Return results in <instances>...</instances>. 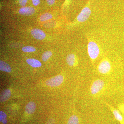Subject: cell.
I'll list each match as a JSON object with an SVG mask.
<instances>
[{
  "mask_svg": "<svg viewBox=\"0 0 124 124\" xmlns=\"http://www.w3.org/2000/svg\"><path fill=\"white\" fill-rule=\"evenodd\" d=\"M88 51L90 57L92 59H95L99 55L100 49L97 43L91 41L88 44Z\"/></svg>",
  "mask_w": 124,
  "mask_h": 124,
  "instance_id": "obj_1",
  "label": "cell"
},
{
  "mask_svg": "<svg viewBox=\"0 0 124 124\" xmlns=\"http://www.w3.org/2000/svg\"><path fill=\"white\" fill-rule=\"evenodd\" d=\"M63 76L59 75L47 80L46 84L48 86L51 87H55L60 85L63 82Z\"/></svg>",
  "mask_w": 124,
  "mask_h": 124,
  "instance_id": "obj_2",
  "label": "cell"
},
{
  "mask_svg": "<svg viewBox=\"0 0 124 124\" xmlns=\"http://www.w3.org/2000/svg\"><path fill=\"white\" fill-rule=\"evenodd\" d=\"M91 14L90 9L88 7H84L78 16V21L80 23L84 22L89 18Z\"/></svg>",
  "mask_w": 124,
  "mask_h": 124,
  "instance_id": "obj_3",
  "label": "cell"
},
{
  "mask_svg": "<svg viewBox=\"0 0 124 124\" xmlns=\"http://www.w3.org/2000/svg\"><path fill=\"white\" fill-rule=\"evenodd\" d=\"M104 81L102 80H97L94 81L91 85V91L93 94L97 93L102 89L104 86Z\"/></svg>",
  "mask_w": 124,
  "mask_h": 124,
  "instance_id": "obj_4",
  "label": "cell"
},
{
  "mask_svg": "<svg viewBox=\"0 0 124 124\" xmlns=\"http://www.w3.org/2000/svg\"><path fill=\"white\" fill-rule=\"evenodd\" d=\"M111 68L110 62L107 60H104L99 64L98 69L100 73L106 74L110 71Z\"/></svg>",
  "mask_w": 124,
  "mask_h": 124,
  "instance_id": "obj_5",
  "label": "cell"
},
{
  "mask_svg": "<svg viewBox=\"0 0 124 124\" xmlns=\"http://www.w3.org/2000/svg\"><path fill=\"white\" fill-rule=\"evenodd\" d=\"M31 34L34 38L37 40H42L45 38V33L41 29L34 28L31 31Z\"/></svg>",
  "mask_w": 124,
  "mask_h": 124,
  "instance_id": "obj_6",
  "label": "cell"
},
{
  "mask_svg": "<svg viewBox=\"0 0 124 124\" xmlns=\"http://www.w3.org/2000/svg\"><path fill=\"white\" fill-rule=\"evenodd\" d=\"M35 13V9L33 7H24L19 9V13L22 15L29 16L32 15Z\"/></svg>",
  "mask_w": 124,
  "mask_h": 124,
  "instance_id": "obj_7",
  "label": "cell"
},
{
  "mask_svg": "<svg viewBox=\"0 0 124 124\" xmlns=\"http://www.w3.org/2000/svg\"><path fill=\"white\" fill-rule=\"evenodd\" d=\"M36 108V105L34 102H29L26 106L25 107V111L28 114H33L35 111Z\"/></svg>",
  "mask_w": 124,
  "mask_h": 124,
  "instance_id": "obj_8",
  "label": "cell"
},
{
  "mask_svg": "<svg viewBox=\"0 0 124 124\" xmlns=\"http://www.w3.org/2000/svg\"><path fill=\"white\" fill-rule=\"evenodd\" d=\"M11 91L8 89L5 90L1 93L0 100V102H4L8 100L11 96Z\"/></svg>",
  "mask_w": 124,
  "mask_h": 124,
  "instance_id": "obj_9",
  "label": "cell"
},
{
  "mask_svg": "<svg viewBox=\"0 0 124 124\" xmlns=\"http://www.w3.org/2000/svg\"><path fill=\"white\" fill-rule=\"evenodd\" d=\"M26 62L28 64L33 67H40L41 66V62L35 59H28L26 60Z\"/></svg>",
  "mask_w": 124,
  "mask_h": 124,
  "instance_id": "obj_10",
  "label": "cell"
},
{
  "mask_svg": "<svg viewBox=\"0 0 124 124\" xmlns=\"http://www.w3.org/2000/svg\"><path fill=\"white\" fill-rule=\"evenodd\" d=\"M0 70L1 71L7 72H11V71L10 66L8 63L1 60L0 61Z\"/></svg>",
  "mask_w": 124,
  "mask_h": 124,
  "instance_id": "obj_11",
  "label": "cell"
},
{
  "mask_svg": "<svg viewBox=\"0 0 124 124\" xmlns=\"http://www.w3.org/2000/svg\"><path fill=\"white\" fill-rule=\"evenodd\" d=\"M76 58L73 54H70L67 55L66 58L67 63L70 66H72L75 63Z\"/></svg>",
  "mask_w": 124,
  "mask_h": 124,
  "instance_id": "obj_12",
  "label": "cell"
},
{
  "mask_svg": "<svg viewBox=\"0 0 124 124\" xmlns=\"http://www.w3.org/2000/svg\"><path fill=\"white\" fill-rule=\"evenodd\" d=\"M67 124H79L78 117L75 115L71 116L68 120Z\"/></svg>",
  "mask_w": 124,
  "mask_h": 124,
  "instance_id": "obj_13",
  "label": "cell"
},
{
  "mask_svg": "<svg viewBox=\"0 0 124 124\" xmlns=\"http://www.w3.org/2000/svg\"><path fill=\"white\" fill-rule=\"evenodd\" d=\"M53 18V16L49 13H46L41 16L40 17L41 22H44L50 20Z\"/></svg>",
  "mask_w": 124,
  "mask_h": 124,
  "instance_id": "obj_14",
  "label": "cell"
},
{
  "mask_svg": "<svg viewBox=\"0 0 124 124\" xmlns=\"http://www.w3.org/2000/svg\"><path fill=\"white\" fill-rule=\"evenodd\" d=\"M52 53L51 51H45L42 55V59L44 62H46L48 60L49 58L52 56Z\"/></svg>",
  "mask_w": 124,
  "mask_h": 124,
  "instance_id": "obj_15",
  "label": "cell"
},
{
  "mask_svg": "<svg viewBox=\"0 0 124 124\" xmlns=\"http://www.w3.org/2000/svg\"><path fill=\"white\" fill-rule=\"evenodd\" d=\"M7 115L6 114L2 111L0 112V121L2 124H6L7 122Z\"/></svg>",
  "mask_w": 124,
  "mask_h": 124,
  "instance_id": "obj_16",
  "label": "cell"
},
{
  "mask_svg": "<svg viewBox=\"0 0 124 124\" xmlns=\"http://www.w3.org/2000/svg\"><path fill=\"white\" fill-rule=\"evenodd\" d=\"M22 51L25 53H31L34 52L36 51V49L35 47L32 46H27L23 47Z\"/></svg>",
  "mask_w": 124,
  "mask_h": 124,
  "instance_id": "obj_17",
  "label": "cell"
},
{
  "mask_svg": "<svg viewBox=\"0 0 124 124\" xmlns=\"http://www.w3.org/2000/svg\"><path fill=\"white\" fill-rule=\"evenodd\" d=\"M28 0H19V4L21 6L24 7L26 4Z\"/></svg>",
  "mask_w": 124,
  "mask_h": 124,
  "instance_id": "obj_18",
  "label": "cell"
},
{
  "mask_svg": "<svg viewBox=\"0 0 124 124\" xmlns=\"http://www.w3.org/2000/svg\"><path fill=\"white\" fill-rule=\"evenodd\" d=\"M32 4L35 6H37L40 3V0H32Z\"/></svg>",
  "mask_w": 124,
  "mask_h": 124,
  "instance_id": "obj_19",
  "label": "cell"
},
{
  "mask_svg": "<svg viewBox=\"0 0 124 124\" xmlns=\"http://www.w3.org/2000/svg\"><path fill=\"white\" fill-rule=\"evenodd\" d=\"M46 124H55V120L54 119L51 118L47 121Z\"/></svg>",
  "mask_w": 124,
  "mask_h": 124,
  "instance_id": "obj_20",
  "label": "cell"
},
{
  "mask_svg": "<svg viewBox=\"0 0 124 124\" xmlns=\"http://www.w3.org/2000/svg\"><path fill=\"white\" fill-rule=\"evenodd\" d=\"M46 2L49 5H52L55 2V0H46Z\"/></svg>",
  "mask_w": 124,
  "mask_h": 124,
  "instance_id": "obj_21",
  "label": "cell"
}]
</instances>
